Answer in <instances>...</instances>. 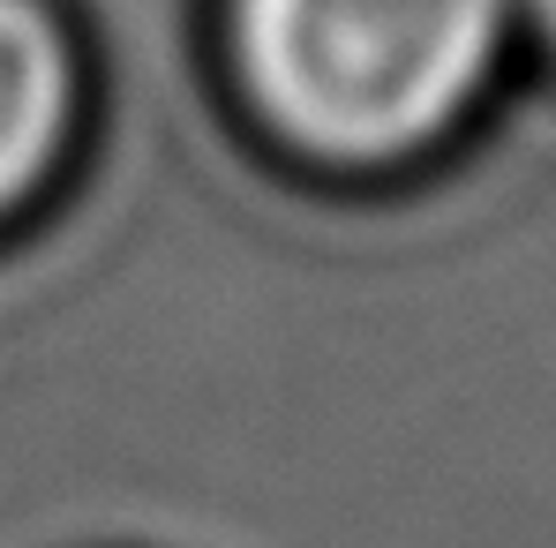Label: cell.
Returning a JSON list of instances; mask_svg holds the SVG:
<instances>
[{"label": "cell", "mask_w": 556, "mask_h": 548, "mask_svg": "<svg viewBox=\"0 0 556 548\" xmlns=\"http://www.w3.org/2000/svg\"><path fill=\"white\" fill-rule=\"evenodd\" d=\"M519 0H233L249 105L308 158L391 166L481 98Z\"/></svg>", "instance_id": "obj_1"}, {"label": "cell", "mask_w": 556, "mask_h": 548, "mask_svg": "<svg viewBox=\"0 0 556 548\" xmlns=\"http://www.w3.org/2000/svg\"><path fill=\"white\" fill-rule=\"evenodd\" d=\"M76 136V53L46 0H0V218L23 211Z\"/></svg>", "instance_id": "obj_2"}, {"label": "cell", "mask_w": 556, "mask_h": 548, "mask_svg": "<svg viewBox=\"0 0 556 548\" xmlns=\"http://www.w3.org/2000/svg\"><path fill=\"white\" fill-rule=\"evenodd\" d=\"M519 15H527V23H534V30L556 46V0H519Z\"/></svg>", "instance_id": "obj_3"}]
</instances>
